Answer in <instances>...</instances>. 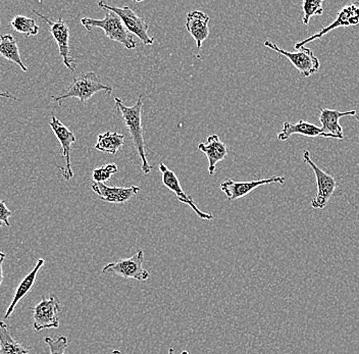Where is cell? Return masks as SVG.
Here are the masks:
<instances>
[{"mask_svg": "<svg viewBox=\"0 0 359 354\" xmlns=\"http://www.w3.org/2000/svg\"><path fill=\"white\" fill-rule=\"evenodd\" d=\"M10 25L17 32L24 35V37L35 36L39 32V27L36 24L35 20L24 15H15Z\"/></svg>", "mask_w": 359, "mask_h": 354, "instance_id": "cell-23", "label": "cell"}, {"mask_svg": "<svg viewBox=\"0 0 359 354\" xmlns=\"http://www.w3.org/2000/svg\"><path fill=\"white\" fill-rule=\"evenodd\" d=\"M32 12L48 24L51 35H53V39L55 40L56 44H57L60 55L62 58L65 66L69 71L75 72V60L71 57V53H69V28L62 19V15H60L57 21H51L48 18L38 13L37 11L32 10Z\"/></svg>", "mask_w": 359, "mask_h": 354, "instance_id": "cell-9", "label": "cell"}, {"mask_svg": "<svg viewBox=\"0 0 359 354\" xmlns=\"http://www.w3.org/2000/svg\"><path fill=\"white\" fill-rule=\"evenodd\" d=\"M34 330L39 332L45 329H57L60 327V313L62 311L60 301L55 295L41 301L32 308Z\"/></svg>", "mask_w": 359, "mask_h": 354, "instance_id": "cell-8", "label": "cell"}, {"mask_svg": "<svg viewBox=\"0 0 359 354\" xmlns=\"http://www.w3.org/2000/svg\"><path fill=\"white\" fill-rule=\"evenodd\" d=\"M111 354H121V351L116 350V349H114V350H112Z\"/></svg>", "mask_w": 359, "mask_h": 354, "instance_id": "cell-31", "label": "cell"}, {"mask_svg": "<svg viewBox=\"0 0 359 354\" xmlns=\"http://www.w3.org/2000/svg\"><path fill=\"white\" fill-rule=\"evenodd\" d=\"M198 149L205 154L208 160V172L210 175H215V168L219 161H224L228 156V147L222 142L217 135H210L208 137L206 143H201Z\"/></svg>", "mask_w": 359, "mask_h": 354, "instance_id": "cell-18", "label": "cell"}, {"mask_svg": "<svg viewBox=\"0 0 359 354\" xmlns=\"http://www.w3.org/2000/svg\"><path fill=\"white\" fill-rule=\"evenodd\" d=\"M11 217V212L6 206V201L0 200V227L4 225L6 227H11L10 221H8Z\"/></svg>", "mask_w": 359, "mask_h": 354, "instance_id": "cell-27", "label": "cell"}, {"mask_svg": "<svg viewBox=\"0 0 359 354\" xmlns=\"http://www.w3.org/2000/svg\"><path fill=\"white\" fill-rule=\"evenodd\" d=\"M159 171H161V176H163V185L168 188L170 191L174 192L180 203L189 205L191 210L196 214V216L198 217L199 219H204V221H210V219H213L212 214L201 212L198 206L195 203L194 199H193L190 195L185 193L183 188H182L181 183H180L179 178L177 177V175L175 174L174 171L168 169L165 163H161V165H159Z\"/></svg>", "mask_w": 359, "mask_h": 354, "instance_id": "cell-12", "label": "cell"}, {"mask_svg": "<svg viewBox=\"0 0 359 354\" xmlns=\"http://www.w3.org/2000/svg\"><path fill=\"white\" fill-rule=\"evenodd\" d=\"M210 21V15L201 11L196 10L188 13L185 25L186 30L192 36L198 49H201L202 43L210 36V30H208Z\"/></svg>", "mask_w": 359, "mask_h": 354, "instance_id": "cell-16", "label": "cell"}, {"mask_svg": "<svg viewBox=\"0 0 359 354\" xmlns=\"http://www.w3.org/2000/svg\"><path fill=\"white\" fill-rule=\"evenodd\" d=\"M114 102H116V109L120 111L123 124L129 131L137 152L140 156L141 169L145 175H148L151 172V167H150L147 158H146L144 137H143V132L144 131H143L142 127V109L144 104L142 102V95L137 98V102L133 107H127L118 97L114 98Z\"/></svg>", "mask_w": 359, "mask_h": 354, "instance_id": "cell-1", "label": "cell"}, {"mask_svg": "<svg viewBox=\"0 0 359 354\" xmlns=\"http://www.w3.org/2000/svg\"><path fill=\"white\" fill-rule=\"evenodd\" d=\"M285 181H286L285 177L278 176L262 179V180L249 181V182H236L231 179H226L221 184V189L226 194L228 200H236V199L243 198L260 186L273 183L284 184Z\"/></svg>", "mask_w": 359, "mask_h": 354, "instance_id": "cell-13", "label": "cell"}, {"mask_svg": "<svg viewBox=\"0 0 359 354\" xmlns=\"http://www.w3.org/2000/svg\"><path fill=\"white\" fill-rule=\"evenodd\" d=\"M0 97L10 98V100H15V102H21L20 98L15 97V96L11 95L8 92H0Z\"/></svg>", "mask_w": 359, "mask_h": 354, "instance_id": "cell-29", "label": "cell"}, {"mask_svg": "<svg viewBox=\"0 0 359 354\" xmlns=\"http://www.w3.org/2000/svg\"><path fill=\"white\" fill-rule=\"evenodd\" d=\"M303 161L313 169L316 175V195L311 201V206L316 210H323L329 203L330 199L335 192L337 183L332 175L327 174L318 168L311 160L309 150H304L302 154Z\"/></svg>", "mask_w": 359, "mask_h": 354, "instance_id": "cell-6", "label": "cell"}, {"mask_svg": "<svg viewBox=\"0 0 359 354\" xmlns=\"http://www.w3.org/2000/svg\"><path fill=\"white\" fill-rule=\"evenodd\" d=\"M4 259H6V253L0 252V286H1L2 281H4V270H2V264H4Z\"/></svg>", "mask_w": 359, "mask_h": 354, "instance_id": "cell-28", "label": "cell"}, {"mask_svg": "<svg viewBox=\"0 0 359 354\" xmlns=\"http://www.w3.org/2000/svg\"><path fill=\"white\" fill-rule=\"evenodd\" d=\"M45 343L48 345L50 354H66L69 341L65 336H58L56 339L50 337H46L44 339Z\"/></svg>", "mask_w": 359, "mask_h": 354, "instance_id": "cell-26", "label": "cell"}, {"mask_svg": "<svg viewBox=\"0 0 359 354\" xmlns=\"http://www.w3.org/2000/svg\"><path fill=\"white\" fill-rule=\"evenodd\" d=\"M100 91H107L111 93L112 88L103 84L97 74L94 73V72H88V73L82 74V75L75 78L64 94L58 96H51V98L55 102H60V104L62 100L72 97L78 98L81 102L84 103L89 100L94 94Z\"/></svg>", "mask_w": 359, "mask_h": 354, "instance_id": "cell-3", "label": "cell"}, {"mask_svg": "<svg viewBox=\"0 0 359 354\" xmlns=\"http://www.w3.org/2000/svg\"><path fill=\"white\" fill-rule=\"evenodd\" d=\"M324 1L323 0H303L302 8L303 12L302 23L309 25L313 17L324 15Z\"/></svg>", "mask_w": 359, "mask_h": 354, "instance_id": "cell-24", "label": "cell"}, {"mask_svg": "<svg viewBox=\"0 0 359 354\" xmlns=\"http://www.w3.org/2000/svg\"><path fill=\"white\" fill-rule=\"evenodd\" d=\"M105 17L102 20L90 19L83 18L81 23L87 31H92L93 28H101L104 31V34L112 40L123 44L127 49H133L136 47L133 35L127 30L122 20L116 13L105 11Z\"/></svg>", "mask_w": 359, "mask_h": 354, "instance_id": "cell-2", "label": "cell"}, {"mask_svg": "<svg viewBox=\"0 0 359 354\" xmlns=\"http://www.w3.org/2000/svg\"><path fill=\"white\" fill-rule=\"evenodd\" d=\"M0 354H30L28 348L13 339L4 320H0Z\"/></svg>", "mask_w": 359, "mask_h": 354, "instance_id": "cell-22", "label": "cell"}, {"mask_svg": "<svg viewBox=\"0 0 359 354\" xmlns=\"http://www.w3.org/2000/svg\"><path fill=\"white\" fill-rule=\"evenodd\" d=\"M358 25H359V2H350L340 11L335 21L323 28L320 32L306 38L303 41L298 42L294 47H295V49H299L300 47L305 46L307 43L320 39V38L324 37L325 35H327L331 31L335 30V29L344 28V27H355Z\"/></svg>", "mask_w": 359, "mask_h": 354, "instance_id": "cell-10", "label": "cell"}, {"mask_svg": "<svg viewBox=\"0 0 359 354\" xmlns=\"http://www.w3.org/2000/svg\"><path fill=\"white\" fill-rule=\"evenodd\" d=\"M168 354H174V349L170 348V350H168ZM181 354H189L187 350L182 351Z\"/></svg>", "mask_w": 359, "mask_h": 354, "instance_id": "cell-30", "label": "cell"}, {"mask_svg": "<svg viewBox=\"0 0 359 354\" xmlns=\"http://www.w3.org/2000/svg\"><path fill=\"white\" fill-rule=\"evenodd\" d=\"M49 126L53 129V133L56 136V138L60 141V145H62V156L66 158V168L60 167L56 165L58 170L62 171V177L65 180H71L74 177L73 169H72L71 163V147L74 142H76V136L73 133V131L69 129L67 126H65L56 116H53L51 118Z\"/></svg>", "mask_w": 359, "mask_h": 354, "instance_id": "cell-11", "label": "cell"}, {"mask_svg": "<svg viewBox=\"0 0 359 354\" xmlns=\"http://www.w3.org/2000/svg\"><path fill=\"white\" fill-rule=\"evenodd\" d=\"M143 263L144 253L140 250L129 259L107 264L103 266L102 273L105 275H118L123 279H134L139 282L147 281L150 275L143 268Z\"/></svg>", "mask_w": 359, "mask_h": 354, "instance_id": "cell-4", "label": "cell"}, {"mask_svg": "<svg viewBox=\"0 0 359 354\" xmlns=\"http://www.w3.org/2000/svg\"><path fill=\"white\" fill-rule=\"evenodd\" d=\"M320 111V122L322 124L323 131L327 135L332 136L334 139L343 140L344 134H343V128L341 127L340 118L344 116H353L359 122V116L356 111H339L336 109H318Z\"/></svg>", "mask_w": 359, "mask_h": 354, "instance_id": "cell-15", "label": "cell"}, {"mask_svg": "<svg viewBox=\"0 0 359 354\" xmlns=\"http://www.w3.org/2000/svg\"><path fill=\"white\" fill-rule=\"evenodd\" d=\"M302 135L305 137H323L327 139H334L332 136L327 135L322 128L316 126L306 121L300 120L296 124L285 122L283 125V130L278 134V139L280 141H287L292 135Z\"/></svg>", "mask_w": 359, "mask_h": 354, "instance_id": "cell-17", "label": "cell"}, {"mask_svg": "<svg viewBox=\"0 0 359 354\" xmlns=\"http://www.w3.org/2000/svg\"><path fill=\"white\" fill-rule=\"evenodd\" d=\"M98 6L103 11H109L118 15L127 30L132 34L136 35L144 46H152L154 43V38L148 35V25L145 20L139 17L131 8L128 6L118 8V6H109L103 1L98 2Z\"/></svg>", "mask_w": 359, "mask_h": 354, "instance_id": "cell-7", "label": "cell"}, {"mask_svg": "<svg viewBox=\"0 0 359 354\" xmlns=\"http://www.w3.org/2000/svg\"><path fill=\"white\" fill-rule=\"evenodd\" d=\"M0 55L10 62H15L22 69V72L28 71V68L22 62L21 55H20L19 46L13 35H0Z\"/></svg>", "mask_w": 359, "mask_h": 354, "instance_id": "cell-20", "label": "cell"}, {"mask_svg": "<svg viewBox=\"0 0 359 354\" xmlns=\"http://www.w3.org/2000/svg\"><path fill=\"white\" fill-rule=\"evenodd\" d=\"M91 188L94 193L97 194L101 200L104 203H116V205L127 203L140 191V187L138 186L111 187V186L102 183H94Z\"/></svg>", "mask_w": 359, "mask_h": 354, "instance_id": "cell-14", "label": "cell"}, {"mask_svg": "<svg viewBox=\"0 0 359 354\" xmlns=\"http://www.w3.org/2000/svg\"><path fill=\"white\" fill-rule=\"evenodd\" d=\"M264 46L288 58L294 68L299 72L302 78L311 77L320 68V62L318 57H316L311 49L306 48L305 46L300 47L296 53H289L285 49L280 48L277 44L269 41V40L264 41Z\"/></svg>", "mask_w": 359, "mask_h": 354, "instance_id": "cell-5", "label": "cell"}, {"mask_svg": "<svg viewBox=\"0 0 359 354\" xmlns=\"http://www.w3.org/2000/svg\"><path fill=\"white\" fill-rule=\"evenodd\" d=\"M118 171V165L116 163H109V165L101 167L100 169H95L92 174V179L95 183L104 184L109 181V179L116 174Z\"/></svg>", "mask_w": 359, "mask_h": 354, "instance_id": "cell-25", "label": "cell"}, {"mask_svg": "<svg viewBox=\"0 0 359 354\" xmlns=\"http://www.w3.org/2000/svg\"><path fill=\"white\" fill-rule=\"evenodd\" d=\"M125 143V136L118 132L107 131L98 136L95 149L101 152L116 156L118 150L122 149Z\"/></svg>", "mask_w": 359, "mask_h": 354, "instance_id": "cell-21", "label": "cell"}, {"mask_svg": "<svg viewBox=\"0 0 359 354\" xmlns=\"http://www.w3.org/2000/svg\"><path fill=\"white\" fill-rule=\"evenodd\" d=\"M44 264L45 261L43 259H38L37 264L34 266L33 270L25 277V279L22 280L20 285L18 286L17 290H15V297H13V301L11 302L8 311H6L4 319H8V318L13 315V311H15L18 304L32 290L36 279H37L38 273L43 268Z\"/></svg>", "mask_w": 359, "mask_h": 354, "instance_id": "cell-19", "label": "cell"}]
</instances>
